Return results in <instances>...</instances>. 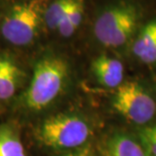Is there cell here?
Wrapping results in <instances>:
<instances>
[{
	"label": "cell",
	"mask_w": 156,
	"mask_h": 156,
	"mask_svg": "<svg viewBox=\"0 0 156 156\" xmlns=\"http://www.w3.org/2000/svg\"><path fill=\"white\" fill-rule=\"evenodd\" d=\"M22 79V69L14 59L0 54V100H8L15 95Z\"/></svg>",
	"instance_id": "9c48e42d"
},
{
	"label": "cell",
	"mask_w": 156,
	"mask_h": 156,
	"mask_svg": "<svg viewBox=\"0 0 156 156\" xmlns=\"http://www.w3.org/2000/svg\"><path fill=\"white\" fill-rule=\"evenodd\" d=\"M91 70L103 87L115 89L123 83L124 67L122 62L116 58L101 54L92 62Z\"/></svg>",
	"instance_id": "52a82bcc"
},
{
	"label": "cell",
	"mask_w": 156,
	"mask_h": 156,
	"mask_svg": "<svg viewBox=\"0 0 156 156\" xmlns=\"http://www.w3.org/2000/svg\"><path fill=\"white\" fill-rule=\"evenodd\" d=\"M137 137L150 156H156V123L138 128Z\"/></svg>",
	"instance_id": "4fadbf2b"
},
{
	"label": "cell",
	"mask_w": 156,
	"mask_h": 156,
	"mask_svg": "<svg viewBox=\"0 0 156 156\" xmlns=\"http://www.w3.org/2000/svg\"><path fill=\"white\" fill-rule=\"evenodd\" d=\"M70 77L68 61L61 56L48 54L36 62L33 75L23 95V105L40 112L50 107L65 90Z\"/></svg>",
	"instance_id": "6da1fadb"
},
{
	"label": "cell",
	"mask_w": 156,
	"mask_h": 156,
	"mask_svg": "<svg viewBox=\"0 0 156 156\" xmlns=\"http://www.w3.org/2000/svg\"><path fill=\"white\" fill-rule=\"evenodd\" d=\"M131 50L137 60L147 66L156 64V17L143 23L132 41Z\"/></svg>",
	"instance_id": "8992f818"
},
{
	"label": "cell",
	"mask_w": 156,
	"mask_h": 156,
	"mask_svg": "<svg viewBox=\"0 0 156 156\" xmlns=\"http://www.w3.org/2000/svg\"><path fill=\"white\" fill-rule=\"evenodd\" d=\"M44 12L36 0L16 4L2 19L0 31L8 43L16 46L30 44L38 34Z\"/></svg>",
	"instance_id": "5b68a950"
},
{
	"label": "cell",
	"mask_w": 156,
	"mask_h": 156,
	"mask_svg": "<svg viewBox=\"0 0 156 156\" xmlns=\"http://www.w3.org/2000/svg\"><path fill=\"white\" fill-rule=\"evenodd\" d=\"M112 105L118 114L139 128L151 125L156 116L155 96L139 81H128L119 86Z\"/></svg>",
	"instance_id": "277c9868"
},
{
	"label": "cell",
	"mask_w": 156,
	"mask_h": 156,
	"mask_svg": "<svg viewBox=\"0 0 156 156\" xmlns=\"http://www.w3.org/2000/svg\"><path fill=\"white\" fill-rule=\"evenodd\" d=\"M74 0H54L44 12V22L50 30H56Z\"/></svg>",
	"instance_id": "7c38bea8"
},
{
	"label": "cell",
	"mask_w": 156,
	"mask_h": 156,
	"mask_svg": "<svg viewBox=\"0 0 156 156\" xmlns=\"http://www.w3.org/2000/svg\"><path fill=\"white\" fill-rule=\"evenodd\" d=\"M92 134L89 122L77 114H58L46 118L39 125V141L54 150L76 149L83 146Z\"/></svg>",
	"instance_id": "3957f363"
},
{
	"label": "cell",
	"mask_w": 156,
	"mask_h": 156,
	"mask_svg": "<svg viewBox=\"0 0 156 156\" xmlns=\"http://www.w3.org/2000/svg\"><path fill=\"white\" fill-rule=\"evenodd\" d=\"M143 9L133 0H121L105 7L95 18L93 32L107 48H121L132 43L142 25Z\"/></svg>",
	"instance_id": "7a4b0ae2"
},
{
	"label": "cell",
	"mask_w": 156,
	"mask_h": 156,
	"mask_svg": "<svg viewBox=\"0 0 156 156\" xmlns=\"http://www.w3.org/2000/svg\"><path fill=\"white\" fill-rule=\"evenodd\" d=\"M83 0H74L67 14L56 30L62 37H69L76 32L83 21Z\"/></svg>",
	"instance_id": "8fae6325"
},
{
	"label": "cell",
	"mask_w": 156,
	"mask_h": 156,
	"mask_svg": "<svg viewBox=\"0 0 156 156\" xmlns=\"http://www.w3.org/2000/svg\"><path fill=\"white\" fill-rule=\"evenodd\" d=\"M0 156H26L18 134L9 125L0 127Z\"/></svg>",
	"instance_id": "30bf717a"
},
{
	"label": "cell",
	"mask_w": 156,
	"mask_h": 156,
	"mask_svg": "<svg viewBox=\"0 0 156 156\" xmlns=\"http://www.w3.org/2000/svg\"><path fill=\"white\" fill-rule=\"evenodd\" d=\"M105 156H150L137 136L125 132L115 131L105 141Z\"/></svg>",
	"instance_id": "ba28073f"
},
{
	"label": "cell",
	"mask_w": 156,
	"mask_h": 156,
	"mask_svg": "<svg viewBox=\"0 0 156 156\" xmlns=\"http://www.w3.org/2000/svg\"><path fill=\"white\" fill-rule=\"evenodd\" d=\"M68 156H95L94 153L90 150L89 148L86 147V148H81L78 149L76 152H74L73 154H69Z\"/></svg>",
	"instance_id": "5bb4252c"
}]
</instances>
